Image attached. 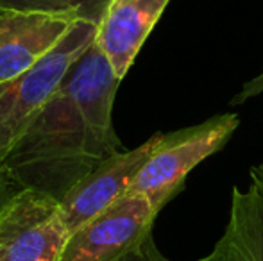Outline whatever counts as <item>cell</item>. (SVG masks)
<instances>
[{
    "label": "cell",
    "mask_w": 263,
    "mask_h": 261,
    "mask_svg": "<svg viewBox=\"0 0 263 261\" xmlns=\"http://www.w3.org/2000/svg\"><path fill=\"white\" fill-rule=\"evenodd\" d=\"M161 132L131 150H118L86 174L61 200V211L70 233L109 208L127 193L133 179L158 145Z\"/></svg>",
    "instance_id": "8992f818"
},
{
    "label": "cell",
    "mask_w": 263,
    "mask_h": 261,
    "mask_svg": "<svg viewBox=\"0 0 263 261\" xmlns=\"http://www.w3.org/2000/svg\"><path fill=\"white\" fill-rule=\"evenodd\" d=\"M199 261H263V193L253 181L247 190L233 188L224 234Z\"/></svg>",
    "instance_id": "9c48e42d"
},
{
    "label": "cell",
    "mask_w": 263,
    "mask_h": 261,
    "mask_svg": "<svg viewBox=\"0 0 263 261\" xmlns=\"http://www.w3.org/2000/svg\"><path fill=\"white\" fill-rule=\"evenodd\" d=\"M99 25L76 22L70 32L27 72L0 83V165L42 111L70 66L95 42Z\"/></svg>",
    "instance_id": "7a4b0ae2"
},
{
    "label": "cell",
    "mask_w": 263,
    "mask_h": 261,
    "mask_svg": "<svg viewBox=\"0 0 263 261\" xmlns=\"http://www.w3.org/2000/svg\"><path fill=\"white\" fill-rule=\"evenodd\" d=\"M70 233L61 202L22 188L0 211V261H61Z\"/></svg>",
    "instance_id": "277c9868"
},
{
    "label": "cell",
    "mask_w": 263,
    "mask_h": 261,
    "mask_svg": "<svg viewBox=\"0 0 263 261\" xmlns=\"http://www.w3.org/2000/svg\"><path fill=\"white\" fill-rule=\"evenodd\" d=\"M251 181H253L263 193V165H256V167L251 168Z\"/></svg>",
    "instance_id": "5bb4252c"
},
{
    "label": "cell",
    "mask_w": 263,
    "mask_h": 261,
    "mask_svg": "<svg viewBox=\"0 0 263 261\" xmlns=\"http://www.w3.org/2000/svg\"><path fill=\"white\" fill-rule=\"evenodd\" d=\"M120 81L95 38L0 167L22 188L61 202L84 175L122 150L113 127Z\"/></svg>",
    "instance_id": "6da1fadb"
},
{
    "label": "cell",
    "mask_w": 263,
    "mask_h": 261,
    "mask_svg": "<svg viewBox=\"0 0 263 261\" xmlns=\"http://www.w3.org/2000/svg\"><path fill=\"white\" fill-rule=\"evenodd\" d=\"M73 25L76 20L59 14L0 9V83L32 68Z\"/></svg>",
    "instance_id": "52a82bcc"
},
{
    "label": "cell",
    "mask_w": 263,
    "mask_h": 261,
    "mask_svg": "<svg viewBox=\"0 0 263 261\" xmlns=\"http://www.w3.org/2000/svg\"><path fill=\"white\" fill-rule=\"evenodd\" d=\"M261 93H263V68L256 77H253L249 83L243 84V88L238 91V95L231 101V106H240L249 101V98L256 97V95H261Z\"/></svg>",
    "instance_id": "7c38bea8"
},
{
    "label": "cell",
    "mask_w": 263,
    "mask_h": 261,
    "mask_svg": "<svg viewBox=\"0 0 263 261\" xmlns=\"http://www.w3.org/2000/svg\"><path fill=\"white\" fill-rule=\"evenodd\" d=\"M117 261H170L166 256H163L159 252V249L154 244L153 234L145 238L140 245H136L135 249H131L129 252H125L122 258Z\"/></svg>",
    "instance_id": "8fae6325"
},
{
    "label": "cell",
    "mask_w": 263,
    "mask_h": 261,
    "mask_svg": "<svg viewBox=\"0 0 263 261\" xmlns=\"http://www.w3.org/2000/svg\"><path fill=\"white\" fill-rule=\"evenodd\" d=\"M158 213L147 197L125 193L72 233L61 261H117L153 233Z\"/></svg>",
    "instance_id": "5b68a950"
},
{
    "label": "cell",
    "mask_w": 263,
    "mask_h": 261,
    "mask_svg": "<svg viewBox=\"0 0 263 261\" xmlns=\"http://www.w3.org/2000/svg\"><path fill=\"white\" fill-rule=\"evenodd\" d=\"M170 0H113L97 31V43L120 79L135 63L140 49Z\"/></svg>",
    "instance_id": "ba28073f"
},
{
    "label": "cell",
    "mask_w": 263,
    "mask_h": 261,
    "mask_svg": "<svg viewBox=\"0 0 263 261\" xmlns=\"http://www.w3.org/2000/svg\"><path fill=\"white\" fill-rule=\"evenodd\" d=\"M238 124L236 113H226L197 126L161 134L127 193L147 197L156 211H161L183 190L186 175L229 142Z\"/></svg>",
    "instance_id": "3957f363"
},
{
    "label": "cell",
    "mask_w": 263,
    "mask_h": 261,
    "mask_svg": "<svg viewBox=\"0 0 263 261\" xmlns=\"http://www.w3.org/2000/svg\"><path fill=\"white\" fill-rule=\"evenodd\" d=\"M113 0H0V9L38 11L101 25Z\"/></svg>",
    "instance_id": "30bf717a"
},
{
    "label": "cell",
    "mask_w": 263,
    "mask_h": 261,
    "mask_svg": "<svg viewBox=\"0 0 263 261\" xmlns=\"http://www.w3.org/2000/svg\"><path fill=\"white\" fill-rule=\"evenodd\" d=\"M20 190L22 186L0 167V211H2L4 206L16 195V192H20Z\"/></svg>",
    "instance_id": "4fadbf2b"
}]
</instances>
